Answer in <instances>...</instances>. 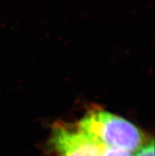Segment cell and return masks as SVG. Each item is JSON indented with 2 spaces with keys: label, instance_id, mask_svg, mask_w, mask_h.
<instances>
[{
  "label": "cell",
  "instance_id": "obj_1",
  "mask_svg": "<svg viewBox=\"0 0 155 156\" xmlns=\"http://www.w3.org/2000/svg\"><path fill=\"white\" fill-rule=\"evenodd\" d=\"M77 125L83 133L108 147L132 152L145 143V135L137 126L105 110L90 111Z\"/></svg>",
  "mask_w": 155,
  "mask_h": 156
},
{
  "label": "cell",
  "instance_id": "obj_3",
  "mask_svg": "<svg viewBox=\"0 0 155 156\" xmlns=\"http://www.w3.org/2000/svg\"><path fill=\"white\" fill-rule=\"evenodd\" d=\"M137 151L136 156H154V144L153 140L141 147Z\"/></svg>",
  "mask_w": 155,
  "mask_h": 156
},
{
  "label": "cell",
  "instance_id": "obj_2",
  "mask_svg": "<svg viewBox=\"0 0 155 156\" xmlns=\"http://www.w3.org/2000/svg\"><path fill=\"white\" fill-rule=\"evenodd\" d=\"M51 144L58 156H101L105 146L86 135L78 125L54 126Z\"/></svg>",
  "mask_w": 155,
  "mask_h": 156
},
{
  "label": "cell",
  "instance_id": "obj_4",
  "mask_svg": "<svg viewBox=\"0 0 155 156\" xmlns=\"http://www.w3.org/2000/svg\"><path fill=\"white\" fill-rule=\"evenodd\" d=\"M101 156H133L128 151L120 150V149L112 148L105 147L102 151Z\"/></svg>",
  "mask_w": 155,
  "mask_h": 156
}]
</instances>
